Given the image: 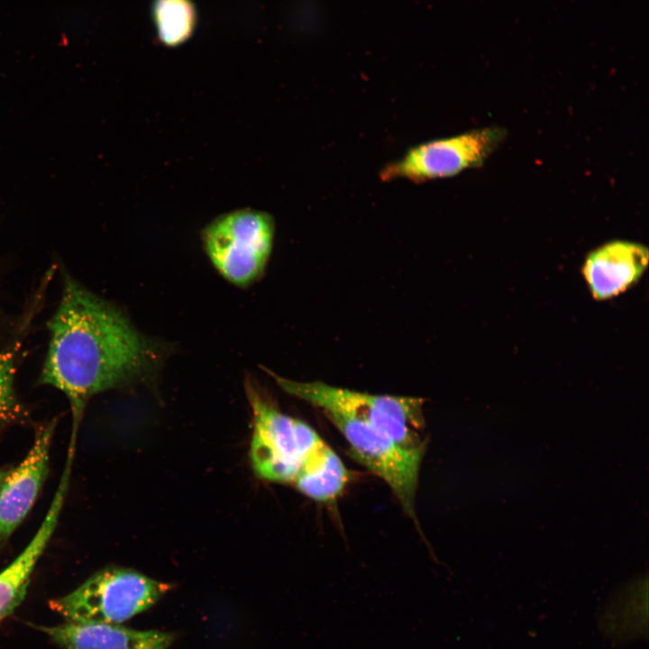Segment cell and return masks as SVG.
<instances>
[{
  "label": "cell",
  "instance_id": "obj_1",
  "mask_svg": "<svg viewBox=\"0 0 649 649\" xmlns=\"http://www.w3.org/2000/svg\"><path fill=\"white\" fill-rule=\"evenodd\" d=\"M59 304L48 321L49 342L37 383L67 398L76 441L95 395L120 388L151 368L148 341L114 305L63 272Z\"/></svg>",
  "mask_w": 649,
  "mask_h": 649
},
{
  "label": "cell",
  "instance_id": "obj_2",
  "mask_svg": "<svg viewBox=\"0 0 649 649\" xmlns=\"http://www.w3.org/2000/svg\"><path fill=\"white\" fill-rule=\"evenodd\" d=\"M287 393L322 408L363 422L409 449H425L418 431L424 426L423 401L416 398L373 395L320 381L299 382L273 374Z\"/></svg>",
  "mask_w": 649,
  "mask_h": 649
},
{
  "label": "cell",
  "instance_id": "obj_3",
  "mask_svg": "<svg viewBox=\"0 0 649 649\" xmlns=\"http://www.w3.org/2000/svg\"><path fill=\"white\" fill-rule=\"evenodd\" d=\"M169 589L139 571L112 566L49 606L67 621L119 625L151 608Z\"/></svg>",
  "mask_w": 649,
  "mask_h": 649
},
{
  "label": "cell",
  "instance_id": "obj_4",
  "mask_svg": "<svg viewBox=\"0 0 649 649\" xmlns=\"http://www.w3.org/2000/svg\"><path fill=\"white\" fill-rule=\"evenodd\" d=\"M273 217L254 208L235 209L213 219L203 230L204 248L218 272L245 287L262 273L271 253Z\"/></svg>",
  "mask_w": 649,
  "mask_h": 649
},
{
  "label": "cell",
  "instance_id": "obj_5",
  "mask_svg": "<svg viewBox=\"0 0 649 649\" xmlns=\"http://www.w3.org/2000/svg\"><path fill=\"white\" fill-rule=\"evenodd\" d=\"M350 445L351 455L391 489L414 516L419 470L425 449L406 448L385 433L344 415L324 412Z\"/></svg>",
  "mask_w": 649,
  "mask_h": 649
},
{
  "label": "cell",
  "instance_id": "obj_6",
  "mask_svg": "<svg viewBox=\"0 0 649 649\" xmlns=\"http://www.w3.org/2000/svg\"><path fill=\"white\" fill-rule=\"evenodd\" d=\"M504 138V130L488 127L426 142L386 165L379 177L383 181L406 179L416 183L452 177L480 166Z\"/></svg>",
  "mask_w": 649,
  "mask_h": 649
},
{
  "label": "cell",
  "instance_id": "obj_7",
  "mask_svg": "<svg viewBox=\"0 0 649 649\" xmlns=\"http://www.w3.org/2000/svg\"><path fill=\"white\" fill-rule=\"evenodd\" d=\"M253 412L251 457L261 478L276 482H293L300 470L292 417L281 413L249 388Z\"/></svg>",
  "mask_w": 649,
  "mask_h": 649
},
{
  "label": "cell",
  "instance_id": "obj_8",
  "mask_svg": "<svg viewBox=\"0 0 649 649\" xmlns=\"http://www.w3.org/2000/svg\"><path fill=\"white\" fill-rule=\"evenodd\" d=\"M56 420L41 426L24 459L0 480V548L32 509L48 475Z\"/></svg>",
  "mask_w": 649,
  "mask_h": 649
},
{
  "label": "cell",
  "instance_id": "obj_9",
  "mask_svg": "<svg viewBox=\"0 0 649 649\" xmlns=\"http://www.w3.org/2000/svg\"><path fill=\"white\" fill-rule=\"evenodd\" d=\"M648 260L646 246L615 240L591 251L585 258L581 273L591 297L598 301L608 300L640 280Z\"/></svg>",
  "mask_w": 649,
  "mask_h": 649
},
{
  "label": "cell",
  "instance_id": "obj_10",
  "mask_svg": "<svg viewBox=\"0 0 649 649\" xmlns=\"http://www.w3.org/2000/svg\"><path fill=\"white\" fill-rule=\"evenodd\" d=\"M41 629L62 649H167L175 639L172 633L103 623L67 621Z\"/></svg>",
  "mask_w": 649,
  "mask_h": 649
},
{
  "label": "cell",
  "instance_id": "obj_11",
  "mask_svg": "<svg viewBox=\"0 0 649 649\" xmlns=\"http://www.w3.org/2000/svg\"><path fill=\"white\" fill-rule=\"evenodd\" d=\"M68 490V483L59 482L37 532L23 551L0 572V621L11 615L24 599L34 567L57 527Z\"/></svg>",
  "mask_w": 649,
  "mask_h": 649
},
{
  "label": "cell",
  "instance_id": "obj_12",
  "mask_svg": "<svg viewBox=\"0 0 649 649\" xmlns=\"http://www.w3.org/2000/svg\"><path fill=\"white\" fill-rule=\"evenodd\" d=\"M349 479L348 471L339 456L327 444L301 463L293 481L306 497L325 502L336 498Z\"/></svg>",
  "mask_w": 649,
  "mask_h": 649
},
{
  "label": "cell",
  "instance_id": "obj_13",
  "mask_svg": "<svg viewBox=\"0 0 649 649\" xmlns=\"http://www.w3.org/2000/svg\"><path fill=\"white\" fill-rule=\"evenodd\" d=\"M152 13L159 40L166 46H178L192 35L197 14L191 0H155Z\"/></svg>",
  "mask_w": 649,
  "mask_h": 649
},
{
  "label": "cell",
  "instance_id": "obj_14",
  "mask_svg": "<svg viewBox=\"0 0 649 649\" xmlns=\"http://www.w3.org/2000/svg\"><path fill=\"white\" fill-rule=\"evenodd\" d=\"M21 341L0 351V427L16 423L25 415L15 390V376Z\"/></svg>",
  "mask_w": 649,
  "mask_h": 649
},
{
  "label": "cell",
  "instance_id": "obj_15",
  "mask_svg": "<svg viewBox=\"0 0 649 649\" xmlns=\"http://www.w3.org/2000/svg\"><path fill=\"white\" fill-rule=\"evenodd\" d=\"M6 471H7V470H1V469H0V480H1V479L4 477V475L5 474Z\"/></svg>",
  "mask_w": 649,
  "mask_h": 649
}]
</instances>
